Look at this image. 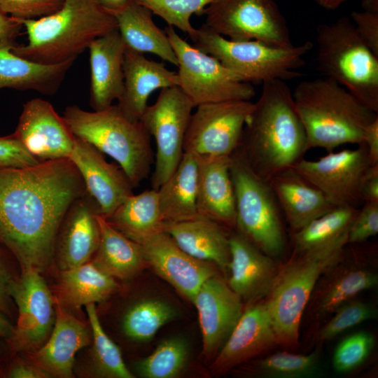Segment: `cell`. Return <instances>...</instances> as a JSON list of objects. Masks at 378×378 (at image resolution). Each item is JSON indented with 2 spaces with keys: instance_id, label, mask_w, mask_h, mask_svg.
Segmentation results:
<instances>
[{
  "instance_id": "40",
  "label": "cell",
  "mask_w": 378,
  "mask_h": 378,
  "mask_svg": "<svg viewBox=\"0 0 378 378\" xmlns=\"http://www.w3.org/2000/svg\"><path fill=\"white\" fill-rule=\"evenodd\" d=\"M188 357L187 343L181 338H170L139 361L136 368L139 375L144 378H174L185 368Z\"/></svg>"
},
{
  "instance_id": "53",
  "label": "cell",
  "mask_w": 378,
  "mask_h": 378,
  "mask_svg": "<svg viewBox=\"0 0 378 378\" xmlns=\"http://www.w3.org/2000/svg\"><path fill=\"white\" fill-rule=\"evenodd\" d=\"M14 328L1 315H0V336L10 338L13 332Z\"/></svg>"
},
{
  "instance_id": "33",
  "label": "cell",
  "mask_w": 378,
  "mask_h": 378,
  "mask_svg": "<svg viewBox=\"0 0 378 378\" xmlns=\"http://www.w3.org/2000/svg\"><path fill=\"white\" fill-rule=\"evenodd\" d=\"M99 242L92 262L114 278L128 279L146 263L139 244L115 229L100 214Z\"/></svg>"
},
{
  "instance_id": "31",
  "label": "cell",
  "mask_w": 378,
  "mask_h": 378,
  "mask_svg": "<svg viewBox=\"0 0 378 378\" xmlns=\"http://www.w3.org/2000/svg\"><path fill=\"white\" fill-rule=\"evenodd\" d=\"M108 11L115 19L118 30L128 48L155 55L177 66V58L169 39L154 22L153 13L148 8L129 0L121 7Z\"/></svg>"
},
{
  "instance_id": "15",
  "label": "cell",
  "mask_w": 378,
  "mask_h": 378,
  "mask_svg": "<svg viewBox=\"0 0 378 378\" xmlns=\"http://www.w3.org/2000/svg\"><path fill=\"white\" fill-rule=\"evenodd\" d=\"M371 166L364 144L354 149L328 152L316 160L304 158L291 168L318 188L335 206L358 208L361 188Z\"/></svg>"
},
{
  "instance_id": "2",
  "label": "cell",
  "mask_w": 378,
  "mask_h": 378,
  "mask_svg": "<svg viewBox=\"0 0 378 378\" xmlns=\"http://www.w3.org/2000/svg\"><path fill=\"white\" fill-rule=\"evenodd\" d=\"M262 84L237 150L257 176L269 181L291 168L308 149L289 86L281 80Z\"/></svg>"
},
{
  "instance_id": "17",
  "label": "cell",
  "mask_w": 378,
  "mask_h": 378,
  "mask_svg": "<svg viewBox=\"0 0 378 378\" xmlns=\"http://www.w3.org/2000/svg\"><path fill=\"white\" fill-rule=\"evenodd\" d=\"M13 134L40 162L69 158L76 140L63 116L49 102L39 98L23 105Z\"/></svg>"
},
{
  "instance_id": "43",
  "label": "cell",
  "mask_w": 378,
  "mask_h": 378,
  "mask_svg": "<svg viewBox=\"0 0 378 378\" xmlns=\"http://www.w3.org/2000/svg\"><path fill=\"white\" fill-rule=\"evenodd\" d=\"M375 345L372 333L362 330L344 338L337 346L332 356V366L338 373L350 372L368 358Z\"/></svg>"
},
{
  "instance_id": "51",
  "label": "cell",
  "mask_w": 378,
  "mask_h": 378,
  "mask_svg": "<svg viewBox=\"0 0 378 378\" xmlns=\"http://www.w3.org/2000/svg\"><path fill=\"white\" fill-rule=\"evenodd\" d=\"M9 377L13 378H47L50 375L35 364H18L9 372Z\"/></svg>"
},
{
  "instance_id": "27",
  "label": "cell",
  "mask_w": 378,
  "mask_h": 378,
  "mask_svg": "<svg viewBox=\"0 0 378 378\" xmlns=\"http://www.w3.org/2000/svg\"><path fill=\"white\" fill-rule=\"evenodd\" d=\"M56 312L52 330L47 341L32 352V361L50 377H73L75 355L90 344L91 335L85 323L71 315L55 298Z\"/></svg>"
},
{
  "instance_id": "32",
  "label": "cell",
  "mask_w": 378,
  "mask_h": 378,
  "mask_svg": "<svg viewBox=\"0 0 378 378\" xmlns=\"http://www.w3.org/2000/svg\"><path fill=\"white\" fill-rule=\"evenodd\" d=\"M197 160L184 153L172 174L157 190L164 222H178L199 216L197 206Z\"/></svg>"
},
{
  "instance_id": "4",
  "label": "cell",
  "mask_w": 378,
  "mask_h": 378,
  "mask_svg": "<svg viewBox=\"0 0 378 378\" xmlns=\"http://www.w3.org/2000/svg\"><path fill=\"white\" fill-rule=\"evenodd\" d=\"M293 93L308 150L328 153L341 145L363 143L365 127L378 117L346 88L327 77L300 83Z\"/></svg>"
},
{
  "instance_id": "49",
  "label": "cell",
  "mask_w": 378,
  "mask_h": 378,
  "mask_svg": "<svg viewBox=\"0 0 378 378\" xmlns=\"http://www.w3.org/2000/svg\"><path fill=\"white\" fill-rule=\"evenodd\" d=\"M361 197L363 202H378V164L369 167L363 181Z\"/></svg>"
},
{
  "instance_id": "37",
  "label": "cell",
  "mask_w": 378,
  "mask_h": 378,
  "mask_svg": "<svg viewBox=\"0 0 378 378\" xmlns=\"http://www.w3.org/2000/svg\"><path fill=\"white\" fill-rule=\"evenodd\" d=\"M358 210L353 206H335L292 232V251L300 252L321 247L347 234Z\"/></svg>"
},
{
  "instance_id": "34",
  "label": "cell",
  "mask_w": 378,
  "mask_h": 378,
  "mask_svg": "<svg viewBox=\"0 0 378 378\" xmlns=\"http://www.w3.org/2000/svg\"><path fill=\"white\" fill-rule=\"evenodd\" d=\"M115 278L92 261L62 270L56 299L64 307L79 309L107 300L118 289Z\"/></svg>"
},
{
  "instance_id": "44",
  "label": "cell",
  "mask_w": 378,
  "mask_h": 378,
  "mask_svg": "<svg viewBox=\"0 0 378 378\" xmlns=\"http://www.w3.org/2000/svg\"><path fill=\"white\" fill-rule=\"evenodd\" d=\"M64 0H0V10L16 19H36L57 10Z\"/></svg>"
},
{
  "instance_id": "26",
  "label": "cell",
  "mask_w": 378,
  "mask_h": 378,
  "mask_svg": "<svg viewBox=\"0 0 378 378\" xmlns=\"http://www.w3.org/2000/svg\"><path fill=\"white\" fill-rule=\"evenodd\" d=\"M197 206L200 216L234 229L236 203L230 174L231 155L196 157Z\"/></svg>"
},
{
  "instance_id": "30",
  "label": "cell",
  "mask_w": 378,
  "mask_h": 378,
  "mask_svg": "<svg viewBox=\"0 0 378 378\" xmlns=\"http://www.w3.org/2000/svg\"><path fill=\"white\" fill-rule=\"evenodd\" d=\"M220 223L204 216L178 222H164L167 232L192 257L213 262L226 272L230 259V232Z\"/></svg>"
},
{
  "instance_id": "28",
  "label": "cell",
  "mask_w": 378,
  "mask_h": 378,
  "mask_svg": "<svg viewBox=\"0 0 378 378\" xmlns=\"http://www.w3.org/2000/svg\"><path fill=\"white\" fill-rule=\"evenodd\" d=\"M268 182L291 232L335 207L318 188L293 168L276 174Z\"/></svg>"
},
{
  "instance_id": "12",
  "label": "cell",
  "mask_w": 378,
  "mask_h": 378,
  "mask_svg": "<svg viewBox=\"0 0 378 378\" xmlns=\"http://www.w3.org/2000/svg\"><path fill=\"white\" fill-rule=\"evenodd\" d=\"M203 15L209 28L229 39L293 46L286 20L275 0H216Z\"/></svg>"
},
{
  "instance_id": "29",
  "label": "cell",
  "mask_w": 378,
  "mask_h": 378,
  "mask_svg": "<svg viewBox=\"0 0 378 378\" xmlns=\"http://www.w3.org/2000/svg\"><path fill=\"white\" fill-rule=\"evenodd\" d=\"M15 41H0V90H31L52 95L59 90L67 72L76 59L55 64H44L15 54Z\"/></svg>"
},
{
  "instance_id": "11",
  "label": "cell",
  "mask_w": 378,
  "mask_h": 378,
  "mask_svg": "<svg viewBox=\"0 0 378 378\" xmlns=\"http://www.w3.org/2000/svg\"><path fill=\"white\" fill-rule=\"evenodd\" d=\"M164 31L177 58L178 86L195 107L207 103L251 101L255 96L252 83L241 80L216 58L188 43L174 27L167 25Z\"/></svg>"
},
{
  "instance_id": "19",
  "label": "cell",
  "mask_w": 378,
  "mask_h": 378,
  "mask_svg": "<svg viewBox=\"0 0 378 378\" xmlns=\"http://www.w3.org/2000/svg\"><path fill=\"white\" fill-rule=\"evenodd\" d=\"M136 243L146 263L190 302L201 286L216 274L209 262L186 253L163 230L146 236Z\"/></svg>"
},
{
  "instance_id": "21",
  "label": "cell",
  "mask_w": 378,
  "mask_h": 378,
  "mask_svg": "<svg viewBox=\"0 0 378 378\" xmlns=\"http://www.w3.org/2000/svg\"><path fill=\"white\" fill-rule=\"evenodd\" d=\"M69 159L78 171L87 193L105 218L133 194L134 188L120 167L108 162L103 153L88 142L76 137Z\"/></svg>"
},
{
  "instance_id": "24",
  "label": "cell",
  "mask_w": 378,
  "mask_h": 378,
  "mask_svg": "<svg viewBox=\"0 0 378 378\" xmlns=\"http://www.w3.org/2000/svg\"><path fill=\"white\" fill-rule=\"evenodd\" d=\"M123 74L124 90L116 105L133 122L140 121L153 92L178 85L177 72L127 47L124 55Z\"/></svg>"
},
{
  "instance_id": "48",
  "label": "cell",
  "mask_w": 378,
  "mask_h": 378,
  "mask_svg": "<svg viewBox=\"0 0 378 378\" xmlns=\"http://www.w3.org/2000/svg\"><path fill=\"white\" fill-rule=\"evenodd\" d=\"M363 144L367 148L371 165L378 164V117L369 123L363 133Z\"/></svg>"
},
{
  "instance_id": "23",
  "label": "cell",
  "mask_w": 378,
  "mask_h": 378,
  "mask_svg": "<svg viewBox=\"0 0 378 378\" xmlns=\"http://www.w3.org/2000/svg\"><path fill=\"white\" fill-rule=\"evenodd\" d=\"M95 201L86 192L67 211L57 235L55 253L61 270L87 262L95 253L100 237Z\"/></svg>"
},
{
  "instance_id": "14",
  "label": "cell",
  "mask_w": 378,
  "mask_h": 378,
  "mask_svg": "<svg viewBox=\"0 0 378 378\" xmlns=\"http://www.w3.org/2000/svg\"><path fill=\"white\" fill-rule=\"evenodd\" d=\"M253 104L235 100L197 106L185 135L184 153L196 157L231 155L240 145Z\"/></svg>"
},
{
  "instance_id": "52",
  "label": "cell",
  "mask_w": 378,
  "mask_h": 378,
  "mask_svg": "<svg viewBox=\"0 0 378 378\" xmlns=\"http://www.w3.org/2000/svg\"><path fill=\"white\" fill-rule=\"evenodd\" d=\"M11 276L6 270L0 256V309L6 311L8 302V287L11 282Z\"/></svg>"
},
{
  "instance_id": "10",
  "label": "cell",
  "mask_w": 378,
  "mask_h": 378,
  "mask_svg": "<svg viewBox=\"0 0 378 378\" xmlns=\"http://www.w3.org/2000/svg\"><path fill=\"white\" fill-rule=\"evenodd\" d=\"M364 243L347 244L318 279L302 316L308 336L342 304L377 286V246Z\"/></svg>"
},
{
  "instance_id": "35",
  "label": "cell",
  "mask_w": 378,
  "mask_h": 378,
  "mask_svg": "<svg viewBox=\"0 0 378 378\" xmlns=\"http://www.w3.org/2000/svg\"><path fill=\"white\" fill-rule=\"evenodd\" d=\"M106 218L115 229L135 242L163 230L164 221L158 191L153 188L128 196Z\"/></svg>"
},
{
  "instance_id": "38",
  "label": "cell",
  "mask_w": 378,
  "mask_h": 378,
  "mask_svg": "<svg viewBox=\"0 0 378 378\" xmlns=\"http://www.w3.org/2000/svg\"><path fill=\"white\" fill-rule=\"evenodd\" d=\"M85 307L93 335L91 358L95 374L108 378L134 377L123 360L119 347L104 330L95 304H88Z\"/></svg>"
},
{
  "instance_id": "6",
  "label": "cell",
  "mask_w": 378,
  "mask_h": 378,
  "mask_svg": "<svg viewBox=\"0 0 378 378\" xmlns=\"http://www.w3.org/2000/svg\"><path fill=\"white\" fill-rule=\"evenodd\" d=\"M63 118L76 137L116 161L134 188L148 177L154 154L151 136L141 121L130 120L113 104L93 111L69 106Z\"/></svg>"
},
{
  "instance_id": "1",
  "label": "cell",
  "mask_w": 378,
  "mask_h": 378,
  "mask_svg": "<svg viewBox=\"0 0 378 378\" xmlns=\"http://www.w3.org/2000/svg\"><path fill=\"white\" fill-rule=\"evenodd\" d=\"M86 192L69 158L0 168V240L22 268L41 273L50 266L62 220Z\"/></svg>"
},
{
  "instance_id": "8",
  "label": "cell",
  "mask_w": 378,
  "mask_h": 378,
  "mask_svg": "<svg viewBox=\"0 0 378 378\" xmlns=\"http://www.w3.org/2000/svg\"><path fill=\"white\" fill-rule=\"evenodd\" d=\"M198 50L216 58L241 80L262 83L288 80L302 76L298 70L313 44L278 47L255 40L236 41L224 37L203 24L188 35Z\"/></svg>"
},
{
  "instance_id": "47",
  "label": "cell",
  "mask_w": 378,
  "mask_h": 378,
  "mask_svg": "<svg viewBox=\"0 0 378 378\" xmlns=\"http://www.w3.org/2000/svg\"><path fill=\"white\" fill-rule=\"evenodd\" d=\"M350 19L361 38L378 56V13L353 11Z\"/></svg>"
},
{
  "instance_id": "42",
  "label": "cell",
  "mask_w": 378,
  "mask_h": 378,
  "mask_svg": "<svg viewBox=\"0 0 378 378\" xmlns=\"http://www.w3.org/2000/svg\"><path fill=\"white\" fill-rule=\"evenodd\" d=\"M162 18L169 26L189 35L195 29L192 15H203L206 8L216 0H132Z\"/></svg>"
},
{
  "instance_id": "56",
  "label": "cell",
  "mask_w": 378,
  "mask_h": 378,
  "mask_svg": "<svg viewBox=\"0 0 378 378\" xmlns=\"http://www.w3.org/2000/svg\"><path fill=\"white\" fill-rule=\"evenodd\" d=\"M361 6L365 11L378 13V0H363Z\"/></svg>"
},
{
  "instance_id": "16",
  "label": "cell",
  "mask_w": 378,
  "mask_h": 378,
  "mask_svg": "<svg viewBox=\"0 0 378 378\" xmlns=\"http://www.w3.org/2000/svg\"><path fill=\"white\" fill-rule=\"evenodd\" d=\"M18 309L17 326L9 338L18 351L34 352L49 337L55 321V298L41 272L22 268L19 279L8 287Z\"/></svg>"
},
{
  "instance_id": "5",
  "label": "cell",
  "mask_w": 378,
  "mask_h": 378,
  "mask_svg": "<svg viewBox=\"0 0 378 378\" xmlns=\"http://www.w3.org/2000/svg\"><path fill=\"white\" fill-rule=\"evenodd\" d=\"M347 234L321 247L292 251L279 264L265 299L279 346L290 350L299 346L302 318L310 295L323 272L340 257L348 244Z\"/></svg>"
},
{
  "instance_id": "22",
  "label": "cell",
  "mask_w": 378,
  "mask_h": 378,
  "mask_svg": "<svg viewBox=\"0 0 378 378\" xmlns=\"http://www.w3.org/2000/svg\"><path fill=\"white\" fill-rule=\"evenodd\" d=\"M230 251L227 281L230 288L246 305L265 300L274 285L280 263L237 231L230 233Z\"/></svg>"
},
{
  "instance_id": "54",
  "label": "cell",
  "mask_w": 378,
  "mask_h": 378,
  "mask_svg": "<svg viewBox=\"0 0 378 378\" xmlns=\"http://www.w3.org/2000/svg\"><path fill=\"white\" fill-rule=\"evenodd\" d=\"M322 8L327 10H335L348 0H315Z\"/></svg>"
},
{
  "instance_id": "18",
  "label": "cell",
  "mask_w": 378,
  "mask_h": 378,
  "mask_svg": "<svg viewBox=\"0 0 378 378\" xmlns=\"http://www.w3.org/2000/svg\"><path fill=\"white\" fill-rule=\"evenodd\" d=\"M279 346L265 300L246 304L237 325L214 358L211 371L224 374Z\"/></svg>"
},
{
  "instance_id": "25",
  "label": "cell",
  "mask_w": 378,
  "mask_h": 378,
  "mask_svg": "<svg viewBox=\"0 0 378 378\" xmlns=\"http://www.w3.org/2000/svg\"><path fill=\"white\" fill-rule=\"evenodd\" d=\"M126 45L118 29L94 39L88 46L90 67V106L106 108L124 90L123 61Z\"/></svg>"
},
{
  "instance_id": "9",
  "label": "cell",
  "mask_w": 378,
  "mask_h": 378,
  "mask_svg": "<svg viewBox=\"0 0 378 378\" xmlns=\"http://www.w3.org/2000/svg\"><path fill=\"white\" fill-rule=\"evenodd\" d=\"M230 174L236 203V231L275 260L288 248L284 218L270 183L257 176L237 150Z\"/></svg>"
},
{
  "instance_id": "13",
  "label": "cell",
  "mask_w": 378,
  "mask_h": 378,
  "mask_svg": "<svg viewBox=\"0 0 378 378\" xmlns=\"http://www.w3.org/2000/svg\"><path fill=\"white\" fill-rule=\"evenodd\" d=\"M194 104L178 86L160 90L140 121L156 144L151 186L158 190L181 162L185 135Z\"/></svg>"
},
{
  "instance_id": "39",
  "label": "cell",
  "mask_w": 378,
  "mask_h": 378,
  "mask_svg": "<svg viewBox=\"0 0 378 378\" xmlns=\"http://www.w3.org/2000/svg\"><path fill=\"white\" fill-rule=\"evenodd\" d=\"M176 315L174 308L162 300L139 301L125 313L122 320L123 332L132 340L147 341Z\"/></svg>"
},
{
  "instance_id": "41",
  "label": "cell",
  "mask_w": 378,
  "mask_h": 378,
  "mask_svg": "<svg viewBox=\"0 0 378 378\" xmlns=\"http://www.w3.org/2000/svg\"><path fill=\"white\" fill-rule=\"evenodd\" d=\"M377 309L374 304L352 299L338 307L335 312L310 335L311 342L320 346L347 329L365 321L376 318Z\"/></svg>"
},
{
  "instance_id": "55",
  "label": "cell",
  "mask_w": 378,
  "mask_h": 378,
  "mask_svg": "<svg viewBox=\"0 0 378 378\" xmlns=\"http://www.w3.org/2000/svg\"><path fill=\"white\" fill-rule=\"evenodd\" d=\"M108 10L118 8L125 4L129 0H98Z\"/></svg>"
},
{
  "instance_id": "50",
  "label": "cell",
  "mask_w": 378,
  "mask_h": 378,
  "mask_svg": "<svg viewBox=\"0 0 378 378\" xmlns=\"http://www.w3.org/2000/svg\"><path fill=\"white\" fill-rule=\"evenodd\" d=\"M22 24L18 19L10 17L0 10V41L13 40L20 34Z\"/></svg>"
},
{
  "instance_id": "46",
  "label": "cell",
  "mask_w": 378,
  "mask_h": 378,
  "mask_svg": "<svg viewBox=\"0 0 378 378\" xmlns=\"http://www.w3.org/2000/svg\"><path fill=\"white\" fill-rule=\"evenodd\" d=\"M39 162L25 150L14 134L0 137V168L26 167Z\"/></svg>"
},
{
  "instance_id": "20",
  "label": "cell",
  "mask_w": 378,
  "mask_h": 378,
  "mask_svg": "<svg viewBox=\"0 0 378 378\" xmlns=\"http://www.w3.org/2000/svg\"><path fill=\"white\" fill-rule=\"evenodd\" d=\"M192 303L197 310L203 354L214 359L237 325L245 304L216 274L201 286Z\"/></svg>"
},
{
  "instance_id": "36",
  "label": "cell",
  "mask_w": 378,
  "mask_h": 378,
  "mask_svg": "<svg viewBox=\"0 0 378 378\" xmlns=\"http://www.w3.org/2000/svg\"><path fill=\"white\" fill-rule=\"evenodd\" d=\"M321 346L308 354L287 351L255 358L242 364L243 374L262 378H300L319 375L321 371Z\"/></svg>"
},
{
  "instance_id": "45",
  "label": "cell",
  "mask_w": 378,
  "mask_h": 378,
  "mask_svg": "<svg viewBox=\"0 0 378 378\" xmlns=\"http://www.w3.org/2000/svg\"><path fill=\"white\" fill-rule=\"evenodd\" d=\"M378 232V202H364L348 231V244L365 242Z\"/></svg>"
},
{
  "instance_id": "3",
  "label": "cell",
  "mask_w": 378,
  "mask_h": 378,
  "mask_svg": "<svg viewBox=\"0 0 378 378\" xmlns=\"http://www.w3.org/2000/svg\"><path fill=\"white\" fill-rule=\"evenodd\" d=\"M18 20L26 30L27 43L15 44L12 50L44 64L76 59L94 39L118 29L114 17L98 0H64L48 15Z\"/></svg>"
},
{
  "instance_id": "7",
  "label": "cell",
  "mask_w": 378,
  "mask_h": 378,
  "mask_svg": "<svg viewBox=\"0 0 378 378\" xmlns=\"http://www.w3.org/2000/svg\"><path fill=\"white\" fill-rule=\"evenodd\" d=\"M316 39L319 70L378 113V56L361 38L350 18L318 24Z\"/></svg>"
}]
</instances>
